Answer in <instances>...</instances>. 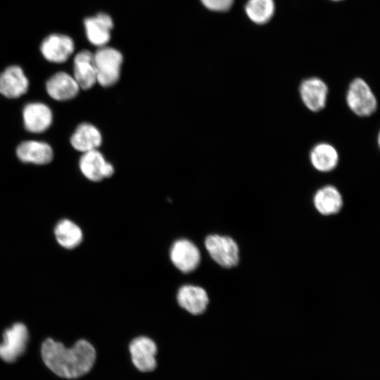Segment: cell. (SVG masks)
<instances>
[{
	"label": "cell",
	"mask_w": 380,
	"mask_h": 380,
	"mask_svg": "<svg viewBox=\"0 0 380 380\" xmlns=\"http://www.w3.org/2000/svg\"><path fill=\"white\" fill-rule=\"evenodd\" d=\"M42 357L45 365L56 375L76 379L91 370L96 360V351L84 339L67 348L62 343L47 338L42 346Z\"/></svg>",
	"instance_id": "obj_1"
},
{
	"label": "cell",
	"mask_w": 380,
	"mask_h": 380,
	"mask_svg": "<svg viewBox=\"0 0 380 380\" xmlns=\"http://www.w3.org/2000/svg\"><path fill=\"white\" fill-rule=\"evenodd\" d=\"M350 110L362 118L373 115L377 109V100L369 85L362 78H355L349 84L346 95Z\"/></svg>",
	"instance_id": "obj_2"
},
{
	"label": "cell",
	"mask_w": 380,
	"mask_h": 380,
	"mask_svg": "<svg viewBox=\"0 0 380 380\" xmlns=\"http://www.w3.org/2000/svg\"><path fill=\"white\" fill-rule=\"evenodd\" d=\"M96 82L103 87L115 84L120 78L122 54L116 49L101 46L94 53Z\"/></svg>",
	"instance_id": "obj_3"
},
{
	"label": "cell",
	"mask_w": 380,
	"mask_h": 380,
	"mask_svg": "<svg viewBox=\"0 0 380 380\" xmlns=\"http://www.w3.org/2000/svg\"><path fill=\"white\" fill-rule=\"evenodd\" d=\"M158 348L156 342L146 336L134 338L128 345V354L134 368L140 373L153 372L158 365Z\"/></svg>",
	"instance_id": "obj_4"
},
{
	"label": "cell",
	"mask_w": 380,
	"mask_h": 380,
	"mask_svg": "<svg viewBox=\"0 0 380 380\" xmlns=\"http://www.w3.org/2000/svg\"><path fill=\"white\" fill-rule=\"evenodd\" d=\"M205 245L211 258L224 267L237 265L239 251L236 243L230 237L213 234L208 236Z\"/></svg>",
	"instance_id": "obj_5"
},
{
	"label": "cell",
	"mask_w": 380,
	"mask_h": 380,
	"mask_svg": "<svg viewBox=\"0 0 380 380\" xmlns=\"http://www.w3.org/2000/svg\"><path fill=\"white\" fill-rule=\"evenodd\" d=\"M0 343V357L7 362H14L21 355L26 348L28 331L25 325L15 323L7 329Z\"/></svg>",
	"instance_id": "obj_6"
},
{
	"label": "cell",
	"mask_w": 380,
	"mask_h": 380,
	"mask_svg": "<svg viewBox=\"0 0 380 380\" xmlns=\"http://www.w3.org/2000/svg\"><path fill=\"white\" fill-rule=\"evenodd\" d=\"M298 91L302 102L309 110L317 113L325 107L329 88L322 79L312 77L303 80Z\"/></svg>",
	"instance_id": "obj_7"
},
{
	"label": "cell",
	"mask_w": 380,
	"mask_h": 380,
	"mask_svg": "<svg viewBox=\"0 0 380 380\" xmlns=\"http://www.w3.org/2000/svg\"><path fill=\"white\" fill-rule=\"evenodd\" d=\"M79 167L82 175L92 182H99L114 172L113 166L106 161L98 149L82 153Z\"/></svg>",
	"instance_id": "obj_8"
},
{
	"label": "cell",
	"mask_w": 380,
	"mask_h": 380,
	"mask_svg": "<svg viewBox=\"0 0 380 380\" xmlns=\"http://www.w3.org/2000/svg\"><path fill=\"white\" fill-rule=\"evenodd\" d=\"M23 125L32 133H42L47 130L53 122L51 108L42 102L27 103L22 112Z\"/></svg>",
	"instance_id": "obj_9"
},
{
	"label": "cell",
	"mask_w": 380,
	"mask_h": 380,
	"mask_svg": "<svg viewBox=\"0 0 380 380\" xmlns=\"http://www.w3.org/2000/svg\"><path fill=\"white\" fill-rule=\"evenodd\" d=\"M74 49V42L69 36L52 34L43 40L40 51L47 61L62 63L68 61Z\"/></svg>",
	"instance_id": "obj_10"
},
{
	"label": "cell",
	"mask_w": 380,
	"mask_h": 380,
	"mask_svg": "<svg viewBox=\"0 0 380 380\" xmlns=\"http://www.w3.org/2000/svg\"><path fill=\"white\" fill-rule=\"evenodd\" d=\"M29 81L18 65L7 67L0 74V94L8 99H17L28 90Z\"/></svg>",
	"instance_id": "obj_11"
},
{
	"label": "cell",
	"mask_w": 380,
	"mask_h": 380,
	"mask_svg": "<svg viewBox=\"0 0 380 380\" xmlns=\"http://www.w3.org/2000/svg\"><path fill=\"white\" fill-rule=\"evenodd\" d=\"M170 259L177 269L186 273L193 271L198 265L201 255L197 246L191 241L179 239L172 246Z\"/></svg>",
	"instance_id": "obj_12"
},
{
	"label": "cell",
	"mask_w": 380,
	"mask_h": 380,
	"mask_svg": "<svg viewBox=\"0 0 380 380\" xmlns=\"http://www.w3.org/2000/svg\"><path fill=\"white\" fill-rule=\"evenodd\" d=\"M46 91L49 96L58 101H65L76 97L80 87L72 75L65 72H58L46 81Z\"/></svg>",
	"instance_id": "obj_13"
},
{
	"label": "cell",
	"mask_w": 380,
	"mask_h": 380,
	"mask_svg": "<svg viewBox=\"0 0 380 380\" xmlns=\"http://www.w3.org/2000/svg\"><path fill=\"white\" fill-rule=\"evenodd\" d=\"M16 156L23 163L42 165L52 161L53 151L46 142L27 140L17 146Z\"/></svg>",
	"instance_id": "obj_14"
},
{
	"label": "cell",
	"mask_w": 380,
	"mask_h": 380,
	"mask_svg": "<svg viewBox=\"0 0 380 380\" xmlns=\"http://www.w3.org/2000/svg\"><path fill=\"white\" fill-rule=\"evenodd\" d=\"M73 77L80 89L87 90L96 83L94 53L89 50L78 52L73 60Z\"/></svg>",
	"instance_id": "obj_15"
},
{
	"label": "cell",
	"mask_w": 380,
	"mask_h": 380,
	"mask_svg": "<svg viewBox=\"0 0 380 380\" xmlns=\"http://www.w3.org/2000/svg\"><path fill=\"white\" fill-rule=\"evenodd\" d=\"M84 24L87 37L91 44L103 46L108 42L113 28V21L108 15L99 13L86 18Z\"/></svg>",
	"instance_id": "obj_16"
},
{
	"label": "cell",
	"mask_w": 380,
	"mask_h": 380,
	"mask_svg": "<svg viewBox=\"0 0 380 380\" xmlns=\"http://www.w3.org/2000/svg\"><path fill=\"white\" fill-rule=\"evenodd\" d=\"M102 143V136L94 125L83 122L80 124L70 137V144L82 153L98 149Z\"/></svg>",
	"instance_id": "obj_17"
},
{
	"label": "cell",
	"mask_w": 380,
	"mask_h": 380,
	"mask_svg": "<svg viewBox=\"0 0 380 380\" xmlns=\"http://www.w3.org/2000/svg\"><path fill=\"white\" fill-rule=\"evenodd\" d=\"M177 301L180 306L193 315L205 311L208 303L206 291L200 286L185 285L177 293Z\"/></svg>",
	"instance_id": "obj_18"
},
{
	"label": "cell",
	"mask_w": 380,
	"mask_h": 380,
	"mask_svg": "<svg viewBox=\"0 0 380 380\" xmlns=\"http://www.w3.org/2000/svg\"><path fill=\"white\" fill-rule=\"evenodd\" d=\"M310 161L312 167L320 172L334 170L339 161V156L336 148L327 142L315 145L310 152Z\"/></svg>",
	"instance_id": "obj_19"
},
{
	"label": "cell",
	"mask_w": 380,
	"mask_h": 380,
	"mask_svg": "<svg viewBox=\"0 0 380 380\" xmlns=\"http://www.w3.org/2000/svg\"><path fill=\"white\" fill-rule=\"evenodd\" d=\"M313 203L316 210L322 215H329L338 213L343 206L340 191L333 185H325L315 194Z\"/></svg>",
	"instance_id": "obj_20"
},
{
	"label": "cell",
	"mask_w": 380,
	"mask_h": 380,
	"mask_svg": "<svg viewBox=\"0 0 380 380\" xmlns=\"http://www.w3.org/2000/svg\"><path fill=\"white\" fill-rule=\"evenodd\" d=\"M54 233L58 243L66 248H75L82 240L80 228L67 219L61 220L56 224Z\"/></svg>",
	"instance_id": "obj_21"
},
{
	"label": "cell",
	"mask_w": 380,
	"mask_h": 380,
	"mask_svg": "<svg viewBox=\"0 0 380 380\" xmlns=\"http://www.w3.org/2000/svg\"><path fill=\"white\" fill-rule=\"evenodd\" d=\"M274 11L273 0H248L246 5L248 17L258 24L267 23L273 15Z\"/></svg>",
	"instance_id": "obj_22"
},
{
	"label": "cell",
	"mask_w": 380,
	"mask_h": 380,
	"mask_svg": "<svg viewBox=\"0 0 380 380\" xmlns=\"http://www.w3.org/2000/svg\"><path fill=\"white\" fill-rule=\"evenodd\" d=\"M201 1L210 10L224 11L232 6L234 0H201Z\"/></svg>",
	"instance_id": "obj_23"
},
{
	"label": "cell",
	"mask_w": 380,
	"mask_h": 380,
	"mask_svg": "<svg viewBox=\"0 0 380 380\" xmlns=\"http://www.w3.org/2000/svg\"><path fill=\"white\" fill-rule=\"evenodd\" d=\"M334 1H339V0H334Z\"/></svg>",
	"instance_id": "obj_24"
}]
</instances>
